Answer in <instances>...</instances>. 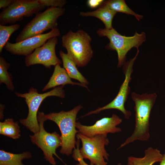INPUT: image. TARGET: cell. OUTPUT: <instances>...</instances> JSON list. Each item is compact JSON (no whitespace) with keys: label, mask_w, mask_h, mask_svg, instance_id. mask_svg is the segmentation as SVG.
<instances>
[{"label":"cell","mask_w":165,"mask_h":165,"mask_svg":"<svg viewBox=\"0 0 165 165\" xmlns=\"http://www.w3.org/2000/svg\"><path fill=\"white\" fill-rule=\"evenodd\" d=\"M157 95L156 93L142 94L132 92L131 97L135 104V125L131 135L118 148L119 149L136 141H147L150 138L149 118Z\"/></svg>","instance_id":"6da1fadb"},{"label":"cell","mask_w":165,"mask_h":165,"mask_svg":"<svg viewBox=\"0 0 165 165\" xmlns=\"http://www.w3.org/2000/svg\"><path fill=\"white\" fill-rule=\"evenodd\" d=\"M82 108V106L79 105L68 111H61L45 114L47 120L54 122L59 128L62 141L60 152L61 154L69 156L75 148L76 143L75 137L78 132L76 130V117Z\"/></svg>","instance_id":"7a4b0ae2"},{"label":"cell","mask_w":165,"mask_h":165,"mask_svg":"<svg viewBox=\"0 0 165 165\" xmlns=\"http://www.w3.org/2000/svg\"><path fill=\"white\" fill-rule=\"evenodd\" d=\"M61 39L62 46L76 66H84L90 61L93 53L90 45L92 38L87 33L82 30L75 32L70 30Z\"/></svg>","instance_id":"3957f363"},{"label":"cell","mask_w":165,"mask_h":165,"mask_svg":"<svg viewBox=\"0 0 165 165\" xmlns=\"http://www.w3.org/2000/svg\"><path fill=\"white\" fill-rule=\"evenodd\" d=\"M63 86H58L50 91L43 94L39 93L36 89L33 87L29 89L28 93L24 94L15 93L17 96L25 99L28 108L27 118L20 119V123L33 134L38 132L39 126L37 114L41 104L45 99L50 96L64 98L65 93L63 89Z\"/></svg>","instance_id":"277c9868"},{"label":"cell","mask_w":165,"mask_h":165,"mask_svg":"<svg viewBox=\"0 0 165 165\" xmlns=\"http://www.w3.org/2000/svg\"><path fill=\"white\" fill-rule=\"evenodd\" d=\"M97 33L99 36H106L109 39V42L105 48L116 51L118 68L125 63L128 52L133 48L138 49L139 47L146 40L145 34L143 32L140 34L136 32L133 36H127L121 35L113 28L110 29L100 28L97 30Z\"/></svg>","instance_id":"5b68a950"},{"label":"cell","mask_w":165,"mask_h":165,"mask_svg":"<svg viewBox=\"0 0 165 165\" xmlns=\"http://www.w3.org/2000/svg\"><path fill=\"white\" fill-rule=\"evenodd\" d=\"M65 12L64 8L49 7L44 12L37 13L20 32L16 38V42L57 28V19Z\"/></svg>","instance_id":"8992f818"},{"label":"cell","mask_w":165,"mask_h":165,"mask_svg":"<svg viewBox=\"0 0 165 165\" xmlns=\"http://www.w3.org/2000/svg\"><path fill=\"white\" fill-rule=\"evenodd\" d=\"M45 115L43 112H38L37 119L39 130L29 136L32 143L42 151L45 159L52 165H56V163L53 155L63 162L56 153V149L62 145L61 137L56 132L50 133L46 130L44 123L47 120Z\"/></svg>","instance_id":"52a82bcc"},{"label":"cell","mask_w":165,"mask_h":165,"mask_svg":"<svg viewBox=\"0 0 165 165\" xmlns=\"http://www.w3.org/2000/svg\"><path fill=\"white\" fill-rule=\"evenodd\" d=\"M76 137L82 143L79 151L83 159H88L92 165H107L105 161L108 160L109 156L105 148V146L109 143L107 135H97L88 137L78 132Z\"/></svg>","instance_id":"ba28073f"},{"label":"cell","mask_w":165,"mask_h":165,"mask_svg":"<svg viewBox=\"0 0 165 165\" xmlns=\"http://www.w3.org/2000/svg\"><path fill=\"white\" fill-rule=\"evenodd\" d=\"M45 7L38 0H13L0 13V24L3 25L14 24L25 17L36 15Z\"/></svg>","instance_id":"9c48e42d"},{"label":"cell","mask_w":165,"mask_h":165,"mask_svg":"<svg viewBox=\"0 0 165 165\" xmlns=\"http://www.w3.org/2000/svg\"><path fill=\"white\" fill-rule=\"evenodd\" d=\"M137 50L135 57L125 62L123 64V71L125 74V79L116 97L109 104L102 107H99L94 111L88 112L84 115V116L97 114L103 110L114 109L120 111L123 114L125 119H129L132 113L131 111L125 109L124 104L127 100L128 96L130 91L129 84L131 79V75L133 71V64L139 52L138 49Z\"/></svg>","instance_id":"30bf717a"},{"label":"cell","mask_w":165,"mask_h":165,"mask_svg":"<svg viewBox=\"0 0 165 165\" xmlns=\"http://www.w3.org/2000/svg\"><path fill=\"white\" fill-rule=\"evenodd\" d=\"M58 43L57 37H52L42 46L36 49L30 54L25 57V63L29 67L37 64H41L47 68L52 66L61 64L62 61L57 56L55 48Z\"/></svg>","instance_id":"8fae6325"},{"label":"cell","mask_w":165,"mask_h":165,"mask_svg":"<svg viewBox=\"0 0 165 165\" xmlns=\"http://www.w3.org/2000/svg\"><path fill=\"white\" fill-rule=\"evenodd\" d=\"M60 35V31L57 28L48 33L31 37L19 42L12 43L8 42L4 48L13 54L26 56L42 46L50 38Z\"/></svg>","instance_id":"7c38bea8"},{"label":"cell","mask_w":165,"mask_h":165,"mask_svg":"<svg viewBox=\"0 0 165 165\" xmlns=\"http://www.w3.org/2000/svg\"><path fill=\"white\" fill-rule=\"evenodd\" d=\"M122 122V119L115 114L111 117H105L97 121L92 126L82 124L78 122L76 127L78 132L88 137H92L97 135H107L108 134H114L120 132L121 129L117 127Z\"/></svg>","instance_id":"4fadbf2b"},{"label":"cell","mask_w":165,"mask_h":165,"mask_svg":"<svg viewBox=\"0 0 165 165\" xmlns=\"http://www.w3.org/2000/svg\"><path fill=\"white\" fill-rule=\"evenodd\" d=\"M67 84L76 85L87 88L86 85L72 82L64 68H62L60 64H57L55 66L52 76L47 83L43 88L42 91H44L57 86H64Z\"/></svg>","instance_id":"5bb4252c"},{"label":"cell","mask_w":165,"mask_h":165,"mask_svg":"<svg viewBox=\"0 0 165 165\" xmlns=\"http://www.w3.org/2000/svg\"><path fill=\"white\" fill-rule=\"evenodd\" d=\"M163 156L159 150L150 147L145 150L143 157H128L127 165H153L156 163L160 162Z\"/></svg>","instance_id":"9a60e30c"},{"label":"cell","mask_w":165,"mask_h":165,"mask_svg":"<svg viewBox=\"0 0 165 165\" xmlns=\"http://www.w3.org/2000/svg\"><path fill=\"white\" fill-rule=\"evenodd\" d=\"M116 13L102 3L96 10L86 12H81L80 15L83 16H93L97 18L103 23L105 28L110 29L113 28L112 20Z\"/></svg>","instance_id":"2e32d148"},{"label":"cell","mask_w":165,"mask_h":165,"mask_svg":"<svg viewBox=\"0 0 165 165\" xmlns=\"http://www.w3.org/2000/svg\"><path fill=\"white\" fill-rule=\"evenodd\" d=\"M59 54L62 60L64 68L70 78L77 80L84 85H87L88 81L79 72L76 65L68 54L62 51H60Z\"/></svg>","instance_id":"e0dca14e"},{"label":"cell","mask_w":165,"mask_h":165,"mask_svg":"<svg viewBox=\"0 0 165 165\" xmlns=\"http://www.w3.org/2000/svg\"><path fill=\"white\" fill-rule=\"evenodd\" d=\"M32 157L29 151H25L20 154H14L0 150V165H24L22 161Z\"/></svg>","instance_id":"ac0fdd59"},{"label":"cell","mask_w":165,"mask_h":165,"mask_svg":"<svg viewBox=\"0 0 165 165\" xmlns=\"http://www.w3.org/2000/svg\"><path fill=\"white\" fill-rule=\"evenodd\" d=\"M20 127L18 122L13 119L8 118L0 123V134L13 139H19L20 136Z\"/></svg>","instance_id":"d6986e66"},{"label":"cell","mask_w":165,"mask_h":165,"mask_svg":"<svg viewBox=\"0 0 165 165\" xmlns=\"http://www.w3.org/2000/svg\"><path fill=\"white\" fill-rule=\"evenodd\" d=\"M103 4L116 12H120L134 16L138 20L143 18L129 8L123 0H109L104 1Z\"/></svg>","instance_id":"ffe728a7"},{"label":"cell","mask_w":165,"mask_h":165,"mask_svg":"<svg viewBox=\"0 0 165 165\" xmlns=\"http://www.w3.org/2000/svg\"><path fill=\"white\" fill-rule=\"evenodd\" d=\"M10 64L7 62L2 56L0 57V83L5 84L6 87L11 91L14 90L11 75L8 72Z\"/></svg>","instance_id":"44dd1931"},{"label":"cell","mask_w":165,"mask_h":165,"mask_svg":"<svg viewBox=\"0 0 165 165\" xmlns=\"http://www.w3.org/2000/svg\"><path fill=\"white\" fill-rule=\"evenodd\" d=\"M20 25L14 24L9 26L0 24V53L13 33L20 29Z\"/></svg>","instance_id":"7402d4cb"},{"label":"cell","mask_w":165,"mask_h":165,"mask_svg":"<svg viewBox=\"0 0 165 165\" xmlns=\"http://www.w3.org/2000/svg\"><path fill=\"white\" fill-rule=\"evenodd\" d=\"M44 7H55L63 8L67 2L65 0H38Z\"/></svg>","instance_id":"603a6c76"},{"label":"cell","mask_w":165,"mask_h":165,"mask_svg":"<svg viewBox=\"0 0 165 165\" xmlns=\"http://www.w3.org/2000/svg\"><path fill=\"white\" fill-rule=\"evenodd\" d=\"M79 140L78 139L76 143V148H75L74 149L73 152L72 157L75 160L79 162V163L76 165H92L86 163L84 161V159L81 156L79 148ZM117 165H121V164L119 163Z\"/></svg>","instance_id":"cb8c5ba5"},{"label":"cell","mask_w":165,"mask_h":165,"mask_svg":"<svg viewBox=\"0 0 165 165\" xmlns=\"http://www.w3.org/2000/svg\"><path fill=\"white\" fill-rule=\"evenodd\" d=\"M104 1L103 0H88L87 1V5L91 8L99 7Z\"/></svg>","instance_id":"d4e9b609"},{"label":"cell","mask_w":165,"mask_h":165,"mask_svg":"<svg viewBox=\"0 0 165 165\" xmlns=\"http://www.w3.org/2000/svg\"><path fill=\"white\" fill-rule=\"evenodd\" d=\"M13 0H0V9L6 8L9 6L13 2Z\"/></svg>","instance_id":"484cf974"},{"label":"cell","mask_w":165,"mask_h":165,"mask_svg":"<svg viewBox=\"0 0 165 165\" xmlns=\"http://www.w3.org/2000/svg\"><path fill=\"white\" fill-rule=\"evenodd\" d=\"M159 165H165V150L164 154H163L162 159L160 162Z\"/></svg>","instance_id":"4316f807"}]
</instances>
